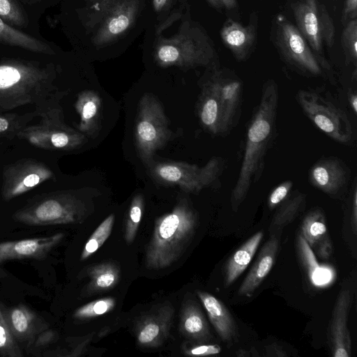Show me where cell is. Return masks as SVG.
Here are the masks:
<instances>
[{
	"label": "cell",
	"instance_id": "6da1fadb",
	"mask_svg": "<svg viewBox=\"0 0 357 357\" xmlns=\"http://www.w3.org/2000/svg\"><path fill=\"white\" fill-rule=\"evenodd\" d=\"M278 100L277 84L273 79L267 80L247 128L239 174L231 194V206L234 211L262 174L265 156L275 134Z\"/></svg>",
	"mask_w": 357,
	"mask_h": 357
},
{
	"label": "cell",
	"instance_id": "7a4b0ae2",
	"mask_svg": "<svg viewBox=\"0 0 357 357\" xmlns=\"http://www.w3.org/2000/svg\"><path fill=\"white\" fill-rule=\"evenodd\" d=\"M53 67L9 59L0 63V113L29 104H45L56 90Z\"/></svg>",
	"mask_w": 357,
	"mask_h": 357
},
{
	"label": "cell",
	"instance_id": "3957f363",
	"mask_svg": "<svg viewBox=\"0 0 357 357\" xmlns=\"http://www.w3.org/2000/svg\"><path fill=\"white\" fill-rule=\"evenodd\" d=\"M196 226V214L185 199L158 218L146 250V268L162 269L177 261L191 241Z\"/></svg>",
	"mask_w": 357,
	"mask_h": 357
},
{
	"label": "cell",
	"instance_id": "277c9868",
	"mask_svg": "<svg viewBox=\"0 0 357 357\" xmlns=\"http://www.w3.org/2000/svg\"><path fill=\"white\" fill-rule=\"evenodd\" d=\"M86 213L84 203L68 191L46 193L33 197L13 215V219L29 226L75 224Z\"/></svg>",
	"mask_w": 357,
	"mask_h": 357
},
{
	"label": "cell",
	"instance_id": "5b68a950",
	"mask_svg": "<svg viewBox=\"0 0 357 357\" xmlns=\"http://www.w3.org/2000/svg\"><path fill=\"white\" fill-rule=\"evenodd\" d=\"M172 137L168 120L159 100L151 93L140 99L135 125V144L145 165L152 164L157 150L163 149Z\"/></svg>",
	"mask_w": 357,
	"mask_h": 357
},
{
	"label": "cell",
	"instance_id": "8992f818",
	"mask_svg": "<svg viewBox=\"0 0 357 357\" xmlns=\"http://www.w3.org/2000/svg\"><path fill=\"white\" fill-rule=\"evenodd\" d=\"M225 165L222 158L215 156L202 167L183 162H153L149 172L159 183L177 185L186 192L198 193L218 184Z\"/></svg>",
	"mask_w": 357,
	"mask_h": 357
},
{
	"label": "cell",
	"instance_id": "52a82bcc",
	"mask_svg": "<svg viewBox=\"0 0 357 357\" xmlns=\"http://www.w3.org/2000/svg\"><path fill=\"white\" fill-rule=\"evenodd\" d=\"M40 121L22 129L17 137L31 145L47 150L70 151L82 146L86 136L63 122L61 108L47 106L37 114Z\"/></svg>",
	"mask_w": 357,
	"mask_h": 357
},
{
	"label": "cell",
	"instance_id": "ba28073f",
	"mask_svg": "<svg viewBox=\"0 0 357 357\" xmlns=\"http://www.w3.org/2000/svg\"><path fill=\"white\" fill-rule=\"evenodd\" d=\"M296 98L306 116L325 135L342 144L353 142V128L342 109L313 90L301 89Z\"/></svg>",
	"mask_w": 357,
	"mask_h": 357
},
{
	"label": "cell",
	"instance_id": "9c48e42d",
	"mask_svg": "<svg viewBox=\"0 0 357 357\" xmlns=\"http://www.w3.org/2000/svg\"><path fill=\"white\" fill-rule=\"evenodd\" d=\"M54 178L52 169L33 158H23L3 167L1 196L4 201L22 195Z\"/></svg>",
	"mask_w": 357,
	"mask_h": 357
},
{
	"label": "cell",
	"instance_id": "30bf717a",
	"mask_svg": "<svg viewBox=\"0 0 357 357\" xmlns=\"http://www.w3.org/2000/svg\"><path fill=\"white\" fill-rule=\"evenodd\" d=\"M277 24V40L285 58L304 73L322 75L323 66L319 58L312 52L298 28L284 17H278Z\"/></svg>",
	"mask_w": 357,
	"mask_h": 357
},
{
	"label": "cell",
	"instance_id": "8fae6325",
	"mask_svg": "<svg viewBox=\"0 0 357 357\" xmlns=\"http://www.w3.org/2000/svg\"><path fill=\"white\" fill-rule=\"evenodd\" d=\"M310 184L331 196L343 192L350 180V170L347 165L336 157L324 158L310 169Z\"/></svg>",
	"mask_w": 357,
	"mask_h": 357
},
{
	"label": "cell",
	"instance_id": "7c38bea8",
	"mask_svg": "<svg viewBox=\"0 0 357 357\" xmlns=\"http://www.w3.org/2000/svg\"><path fill=\"white\" fill-rule=\"evenodd\" d=\"M63 233L48 236L0 243V277L3 264L13 260L40 259L45 257L64 238Z\"/></svg>",
	"mask_w": 357,
	"mask_h": 357
},
{
	"label": "cell",
	"instance_id": "4fadbf2b",
	"mask_svg": "<svg viewBox=\"0 0 357 357\" xmlns=\"http://www.w3.org/2000/svg\"><path fill=\"white\" fill-rule=\"evenodd\" d=\"M352 295L348 289H342L337 298L330 326V344L334 357H349L351 341L347 326Z\"/></svg>",
	"mask_w": 357,
	"mask_h": 357
},
{
	"label": "cell",
	"instance_id": "5bb4252c",
	"mask_svg": "<svg viewBox=\"0 0 357 357\" xmlns=\"http://www.w3.org/2000/svg\"><path fill=\"white\" fill-rule=\"evenodd\" d=\"M197 110L200 124L205 130L214 135L229 132L219 92L211 77L203 86Z\"/></svg>",
	"mask_w": 357,
	"mask_h": 357
},
{
	"label": "cell",
	"instance_id": "9a60e30c",
	"mask_svg": "<svg viewBox=\"0 0 357 357\" xmlns=\"http://www.w3.org/2000/svg\"><path fill=\"white\" fill-rule=\"evenodd\" d=\"M2 311L15 340L18 344L25 343L28 349L36 337L48 328L43 319L24 305L3 308Z\"/></svg>",
	"mask_w": 357,
	"mask_h": 357
},
{
	"label": "cell",
	"instance_id": "2e32d148",
	"mask_svg": "<svg viewBox=\"0 0 357 357\" xmlns=\"http://www.w3.org/2000/svg\"><path fill=\"white\" fill-rule=\"evenodd\" d=\"M220 95L225 112V123L228 132L235 126L239 115L243 84L241 80L229 70H215L211 76Z\"/></svg>",
	"mask_w": 357,
	"mask_h": 357
},
{
	"label": "cell",
	"instance_id": "e0dca14e",
	"mask_svg": "<svg viewBox=\"0 0 357 357\" xmlns=\"http://www.w3.org/2000/svg\"><path fill=\"white\" fill-rule=\"evenodd\" d=\"M173 314L172 306L164 305L144 317L136 329L138 344L143 347L160 346L168 335Z\"/></svg>",
	"mask_w": 357,
	"mask_h": 357
},
{
	"label": "cell",
	"instance_id": "ac0fdd59",
	"mask_svg": "<svg viewBox=\"0 0 357 357\" xmlns=\"http://www.w3.org/2000/svg\"><path fill=\"white\" fill-rule=\"evenodd\" d=\"M255 18L252 17L246 26L228 19L220 31L222 42L239 61L248 56L255 43L257 29Z\"/></svg>",
	"mask_w": 357,
	"mask_h": 357
},
{
	"label": "cell",
	"instance_id": "d6986e66",
	"mask_svg": "<svg viewBox=\"0 0 357 357\" xmlns=\"http://www.w3.org/2000/svg\"><path fill=\"white\" fill-rule=\"evenodd\" d=\"M279 240L275 236L264 244L257 259L238 289V294L249 296L261 284L271 271L279 248Z\"/></svg>",
	"mask_w": 357,
	"mask_h": 357
},
{
	"label": "cell",
	"instance_id": "ffe728a7",
	"mask_svg": "<svg viewBox=\"0 0 357 357\" xmlns=\"http://www.w3.org/2000/svg\"><path fill=\"white\" fill-rule=\"evenodd\" d=\"M317 0H301L293 6L298 29L316 54H321L322 40L319 29Z\"/></svg>",
	"mask_w": 357,
	"mask_h": 357
},
{
	"label": "cell",
	"instance_id": "44dd1931",
	"mask_svg": "<svg viewBox=\"0 0 357 357\" xmlns=\"http://www.w3.org/2000/svg\"><path fill=\"white\" fill-rule=\"evenodd\" d=\"M197 295L208 318L222 340L231 342L238 337V329L231 313L222 301L207 292L198 291Z\"/></svg>",
	"mask_w": 357,
	"mask_h": 357
},
{
	"label": "cell",
	"instance_id": "7402d4cb",
	"mask_svg": "<svg viewBox=\"0 0 357 357\" xmlns=\"http://www.w3.org/2000/svg\"><path fill=\"white\" fill-rule=\"evenodd\" d=\"M102 100L98 93L92 90H85L78 94L75 103L79 116L78 131L90 137H96L101 128Z\"/></svg>",
	"mask_w": 357,
	"mask_h": 357
},
{
	"label": "cell",
	"instance_id": "603a6c76",
	"mask_svg": "<svg viewBox=\"0 0 357 357\" xmlns=\"http://www.w3.org/2000/svg\"><path fill=\"white\" fill-rule=\"evenodd\" d=\"M179 327L183 335L195 341L204 342L211 338L209 327L202 312L192 301L183 306Z\"/></svg>",
	"mask_w": 357,
	"mask_h": 357
},
{
	"label": "cell",
	"instance_id": "cb8c5ba5",
	"mask_svg": "<svg viewBox=\"0 0 357 357\" xmlns=\"http://www.w3.org/2000/svg\"><path fill=\"white\" fill-rule=\"evenodd\" d=\"M258 231L245 242L229 258L225 269V284L231 285L247 268L263 238Z\"/></svg>",
	"mask_w": 357,
	"mask_h": 357
},
{
	"label": "cell",
	"instance_id": "d4e9b609",
	"mask_svg": "<svg viewBox=\"0 0 357 357\" xmlns=\"http://www.w3.org/2000/svg\"><path fill=\"white\" fill-rule=\"evenodd\" d=\"M296 248L302 266L312 284L317 287L328 284L333 277V273L329 268L319 264L314 253L301 234L297 236Z\"/></svg>",
	"mask_w": 357,
	"mask_h": 357
},
{
	"label": "cell",
	"instance_id": "484cf974",
	"mask_svg": "<svg viewBox=\"0 0 357 357\" xmlns=\"http://www.w3.org/2000/svg\"><path fill=\"white\" fill-rule=\"evenodd\" d=\"M90 281L86 294L110 290L119 282L121 277L119 267L112 262H103L92 266L88 270Z\"/></svg>",
	"mask_w": 357,
	"mask_h": 357
},
{
	"label": "cell",
	"instance_id": "4316f807",
	"mask_svg": "<svg viewBox=\"0 0 357 357\" xmlns=\"http://www.w3.org/2000/svg\"><path fill=\"white\" fill-rule=\"evenodd\" d=\"M0 42L12 46L43 54H53L47 44L22 32L5 22L0 17Z\"/></svg>",
	"mask_w": 357,
	"mask_h": 357
},
{
	"label": "cell",
	"instance_id": "83f0119b",
	"mask_svg": "<svg viewBox=\"0 0 357 357\" xmlns=\"http://www.w3.org/2000/svg\"><path fill=\"white\" fill-rule=\"evenodd\" d=\"M306 196L304 193L295 190L279 206L269 226L270 231L282 229L291 223L304 209Z\"/></svg>",
	"mask_w": 357,
	"mask_h": 357
},
{
	"label": "cell",
	"instance_id": "f1b7e54d",
	"mask_svg": "<svg viewBox=\"0 0 357 357\" xmlns=\"http://www.w3.org/2000/svg\"><path fill=\"white\" fill-rule=\"evenodd\" d=\"M301 234L311 248H315L321 241L329 237L327 232L324 213L320 208L311 210L304 218Z\"/></svg>",
	"mask_w": 357,
	"mask_h": 357
},
{
	"label": "cell",
	"instance_id": "f546056e",
	"mask_svg": "<svg viewBox=\"0 0 357 357\" xmlns=\"http://www.w3.org/2000/svg\"><path fill=\"white\" fill-rule=\"evenodd\" d=\"M115 215L107 216L92 234L80 255L81 260L88 259L95 253L110 236L114 223Z\"/></svg>",
	"mask_w": 357,
	"mask_h": 357
},
{
	"label": "cell",
	"instance_id": "4dcf8cb0",
	"mask_svg": "<svg viewBox=\"0 0 357 357\" xmlns=\"http://www.w3.org/2000/svg\"><path fill=\"white\" fill-rule=\"evenodd\" d=\"M144 206V196L137 194L130 203L125 227V239L128 243L134 241L142 220Z\"/></svg>",
	"mask_w": 357,
	"mask_h": 357
},
{
	"label": "cell",
	"instance_id": "1f68e13d",
	"mask_svg": "<svg viewBox=\"0 0 357 357\" xmlns=\"http://www.w3.org/2000/svg\"><path fill=\"white\" fill-rule=\"evenodd\" d=\"M115 305L116 300L113 298L97 299L77 309L73 317L81 320L94 318L110 312Z\"/></svg>",
	"mask_w": 357,
	"mask_h": 357
},
{
	"label": "cell",
	"instance_id": "d6a6232c",
	"mask_svg": "<svg viewBox=\"0 0 357 357\" xmlns=\"http://www.w3.org/2000/svg\"><path fill=\"white\" fill-rule=\"evenodd\" d=\"M0 356L3 357H22V351L13 337L1 307H0Z\"/></svg>",
	"mask_w": 357,
	"mask_h": 357
},
{
	"label": "cell",
	"instance_id": "836d02e7",
	"mask_svg": "<svg viewBox=\"0 0 357 357\" xmlns=\"http://www.w3.org/2000/svg\"><path fill=\"white\" fill-rule=\"evenodd\" d=\"M36 113L26 114L23 116L16 114L0 115V137L8 135H17L18 132L26 126L29 121Z\"/></svg>",
	"mask_w": 357,
	"mask_h": 357
},
{
	"label": "cell",
	"instance_id": "e575fe53",
	"mask_svg": "<svg viewBox=\"0 0 357 357\" xmlns=\"http://www.w3.org/2000/svg\"><path fill=\"white\" fill-rule=\"evenodd\" d=\"M0 17L9 25L22 26L27 23L24 12L15 0H0Z\"/></svg>",
	"mask_w": 357,
	"mask_h": 357
},
{
	"label": "cell",
	"instance_id": "d590c367",
	"mask_svg": "<svg viewBox=\"0 0 357 357\" xmlns=\"http://www.w3.org/2000/svg\"><path fill=\"white\" fill-rule=\"evenodd\" d=\"M342 44L347 61L356 63L357 59V20H351L344 27L342 35Z\"/></svg>",
	"mask_w": 357,
	"mask_h": 357
},
{
	"label": "cell",
	"instance_id": "8d00e7d4",
	"mask_svg": "<svg viewBox=\"0 0 357 357\" xmlns=\"http://www.w3.org/2000/svg\"><path fill=\"white\" fill-rule=\"evenodd\" d=\"M319 29L322 41L331 47L333 45L335 26L332 18L323 5H318Z\"/></svg>",
	"mask_w": 357,
	"mask_h": 357
},
{
	"label": "cell",
	"instance_id": "74e56055",
	"mask_svg": "<svg viewBox=\"0 0 357 357\" xmlns=\"http://www.w3.org/2000/svg\"><path fill=\"white\" fill-rule=\"evenodd\" d=\"M293 182L287 180L276 186L268 197L267 204L270 209H274L283 202L291 193Z\"/></svg>",
	"mask_w": 357,
	"mask_h": 357
},
{
	"label": "cell",
	"instance_id": "f35d334b",
	"mask_svg": "<svg viewBox=\"0 0 357 357\" xmlns=\"http://www.w3.org/2000/svg\"><path fill=\"white\" fill-rule=\"evenodd\" d=\"M157 57L163 66L178 64L181 60V53L174 46L163 45L158 50Z\"/></svg>",
	"mask_w": 357,
	"mask_h": 357
},
{
	"label": "cell",
	"instance_id": "ab89813d",
	"mask_svg": "<svg viewBox=\"0 0 357 357\" xmlns=\"http://www.w3.org/2000/svg\"><path fill=\"white\" fill-rule=\"evenodd\" d=\"M220 351L221 348L218 344H203L185 350V354L188 356H206L218 354Z\"/></svg>",
	"mask_w": 357,
	"mask_h": 357
},
{
	"label": "cell",
	"instance_id": "60d3db41",
	"mask_svg": "<svg viewBox=\"0 0 357 357\" xmlns=\"http://www.w3.org/2000/svg\"><path fill=\"white\" fill-rule=\"evenodd\" d=\"M56 333L51 329H46L40 333L34 339L29 349L36 351L41 349L52 344L56 339Z\"/></svg>",
	"mask_w": 357,
	"mask_h": 357
},
{
	"label": "cell",
	"instance_id": "b9f144b4",
	"mask_svg": "<svg viewBox=\"0 0 357 357\" xmlns=\"http://www.w3.org/2000/svg\"><path fill=\"white\" fill-rule=\"evenodd\" d=\"M130 24L129 18L123 15H119L110 20L107 28L110 33L117 34L123 32Z\"/></svg>",
	"mask_w": 357,
	"mask_h": 357
},
{
	"label": "cell",
	"instance_id": "7bdbcfd3",
	"mask_svg": "<svg viewBox=\"0 0 357 357\" xmlns=\"http://www.w3.org/2000/svg\"><path fill=\"white\" fill-rule=\"evenodd\" d=\"M351 225L354 233L356 231L357 223V183L356 178L353 183V187L351 192Z\"/></svg>",
	"mask_w": 357,
	"mask_h": 357
},
{
	"label": "cell",
	"instance_id": "ee69618b",
	"mask_svg": "<svg viewBox=\"0 0 357 357\" xmlns=\"http://www.w3.org/2000/svg\"><path fill=\"white\" fill-rule=\"evenodd\" d=\"M317 253L321 259H328L332 254L333 247L329 237L321 241L315 248Z\"/></svg>",
	"mask_w": 357,
	"mask_h": 357
},
{
	"label": "cell",
	"instance_id": "f6af8a7d",
	"mask_svg": "<svg viewBox=\"0 0 357 357\" xmlns=\"http://www.w3.org/2000/svg\"><path fill=\"white\" fill-rule=\"evenodd\" d=\"M357 0H346L343 17L344 20L356 18Z\"/></svg>",
	"mask_w": 357,
	"mask_h": 357
},
{
	"label": "cell",
	"instance_id": "bcb514c9",
	"mask_svg": "<svg viewBox=\"0 0 357 357\" xmlns=\"http://www.w3.org/2000/svg\"><path fill=\"white\" fill-rule=\"evenodd\" d=\"M211 4L218 8L232 10L237 7L236 0H208Z\"/></svg>",
	"mask_w": 357,
	"mask_h": 357
},
{
	"label": "cell",
	"instance_id": "7dc6e473",
	"mask_svg": "<svg viewBox=\"0 0 357 357\" xmlns=\"http://www.w3.org/2000/svg\"><path fill=\"white\" fill-rule=\"evenodd\" d=\"M266 356L280 357L287 356V354L279 345L275 343H273L266 347Z\"/></svg>",
	"mask_w": 357,
	"mask_h": 357
},
{
	"label": "cell",
	"instance_id": "c3c4849f",
	"mask_svg": "<svg viewBox=\"0 0 357 357\" xmlns=\"http://www.w3.org/2000/svg\"><path fill=\"white\" fill-rule=\"evenodd\" d=\"M348 101L354 113H357V95L355 91H350L348 95Z\"/></svg>",
	"mask_w": 357,
	"mask_h": 357
},
{
	"label": "cell",
	"instance_id": "681fc988",
	"mask_svg": "<svg viewBox=\"0 0 357 357\" xmlns=\"http://www.w3.org/2000/svg\"><path fill=\"white\" fill-rule=\"evenodd\" d=\"M167 0H153V6L156 10H160L165 4Z\"/></svg>",
	"mask_w": 357,
	"mask_h": 357
},
{
	"label": "cell",
	"instance_id": "f907efd6",
	"mask_svg": "<svg viewBox=\"0 0 357 357\" xmlns=\"http://www.w3.org/2000/svg\"><path fill=\"white\" fill-rule=\"evenodd\" d=\"M40 0H25L26 2L27 3H36V2H38Z\"/></svg>",
	"mask_w": 357,
	"mask_h": 357
}]
</instances>
